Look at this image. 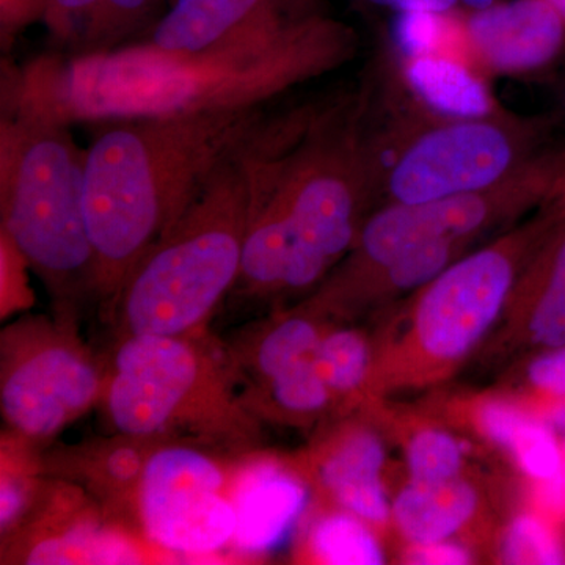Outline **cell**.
Listing matches in <instances>:
<instances>
[{
  "label": "cell",
  "mask_w": 565,
  "mask_h": 565,
  "mask_svg": "<svg viewBox=\"0 0 565 565\" xmlns=\"http://www.w3.org/2000/svg\"><path fill=\"white\" fill-rule=\"evenodd\" d=\"M541 489L542 503L552 511L561 512L565 509V470L561 467L559 473L545 479Z\"/></svg>",
  "instance_id": "obj_36"
},
{
  "label": "cell",
  "mask_w": 565,
  "mask_h": 565,
  "mask_svg": "<svg viewBox=\"0 0 565 565\" xmlns=\"http://www.w3.org/2000/svg\"><path fill=\"white\" fill-rule=\"evenodd\" d=\"M553 196H557V199H559L561 207L565 211V170L559 182H557L555 195Z\"/></svg>",
  "instance_id": "obj_38"
},
{
  "label": "cell",
  "mask_w": 565,
  "mask_h": 565,
  "mask_svg": "<svg viewBox=\"0 0 565 565\" xmlns=\"http://www.w3.org/2000/svg\"><path fill=\"white\" fill-rule=\"evenodd\" d=\"M563 468L565 470V445H564V449H563Z\"/></svg>",
  "instance_id": "obj_40"
},
{
  "label": "cell",
  "mask_w": 565,
  "mask_h": 565,
  "mask_svg": "<svg viewBox=\"0 0 565 565\" xmlns=\"http://www.w3.org/2000/svg\"><path fill=\"white\" fill-rule=\"evenodd\" d=\"M310 546L323 564H384V555L373 534L353 515L323 516L311 531Z\"/></svg>",
  "instance_id": "obj_24"
},
{
  "label": "cell",
  "mask_w": 565,
  "mask_h": 565,
  "mask_svg": "<svg viewBox=\"0 0 565 565\" xmlns=\"http://www.w3.org/2000/svg\"><path fill=\"white\" fill-rule=\"evenodd\" d=\"M28 270H32L28 259L18 250L6 234L0 233V318L29 310L33 305V291L29 286Z\"/></svg>",
  "instance_id": "obj_30"
},
{
  "label": "cell",
  "mask_w": 565,
  "mask_h": 565,
  "mask_svg": "<svg viewBox=\"0 0 565 565\" xmlns=\"http://www.w3.org/2000/svg\"><path fill=\"white\" fill-rule=\"evenodd\" d=\"M321 330L307 316L245 326L223 344L237 392L256 419L310 416L332 394L318 363Z\"/></svg>",
  "instance_id": "obj_10"
},
{
  "label": "cell",
  "mask_w": 565,
  "mask_h": 565,
  "mask_svg": "<svg viewBox=\"0 0 565 565\" xmlns=\"http://www.w3.org/2000/svg\"><path fill=\"white\" fill-rule=\"evenodd\" d=\"M530 333L534 343L552 349L565 348V234L557 237L546 255L531 311Z\"/></svg>",
  "instance_id": "obj_25"
},
{
  "label": "cell",
  "mask_w": 565,
  "mask_h": 565,
  "mask_svg": "<svg viewBox=\"0 0 565 565\" xmlns=\"http://www.w3.org/2000/svg\"><path fill=\"white\" fill-rule=\"evenodd\" d=\"M505 563L556 565L565 553L556 535L535 516L523 515L512 523L504 544Z\"/></svg>",
  "instance_id": "obj_28"
},
{
  "label": "cell",
  "mask_w": 565,
  "mask_h": 565,
  "mask_svg": "<svg viewBox=\"0 0 565 565\" xmlns=\"http://www.w3.org/2000/svg\"><path fill=\"white\" fill-rule=\"evenodd\" d=\"M267 120L264 106L96 122L85 148L95 303L109 321L122 282Z\"/></svg>",
  "instance_id": "obj_2"
},
{
  "label": "cell",
  "mask_w": 565,
  "mask_h": 565,
  "mask_svg": "<svg viewBox=\"0 0 565 565\" xmlns=\"http://www.w3.org/2000/svg\"><path fill=\"white\" fill-rule=\"evenodd\" d=\"M530 377L539 388L565 396V348L535 360L530 367Z\"/></svg>",
  "instance_id": "obj_33"
},
{
  "label": "cell",
  "mask_w": 565,
  "mask_h": 565,
  "mask_svg": "<svg viewBox=\"0 0 565 565\" xmlns=\"http://www.w3.org/2000/svg\"><path fill=\"white\" fill-rule=\"evenodd\" d=\"M564 107H565V95H564Z\"/></svg>",
  "instance_id": "obj_42"
},
{
  "label": "cell",
  "mask_w": 565,
  "mask_h": 565,
  "mask_svg": "<svg viewBox=\"0 0 565 565\" xmlns=\"http://www.w3.org/2000/svg\"><path fill=\"white\" fill-rule=\"evenodd\" d=\"M449 13L451 11H397L392 29L397 50L411 57V61L433 55L446 33L455 25Z\"/></svg>",
  "instance_id": "obj_29"
},
{
  "label": "cell",
  "mask_w": 565,
  "mask_h": 565,
  "mask_svg": "<svg viewBox=\"0 0 565 565\" xmlns=\"http://www.w3.org/2000/svg\"><path fill=\"white\" fill-rule=\"evenodd\" d=\"M349 115L337 107L269 118L248 141L250 206L236 296L310 288L348 250L366 170Z\"/></svg>",
  "instance_id": "obj_3"
},
{
  "label": "cell",
  "mask_w": 565,
  "mask_h": 565,
  "mask_svg": "<svg viewBox=\"0 0 565 565\" xmlns=\"http://www.w3.org/2000/svg\"><path fill=\"white\" fill-rule=\"evenodd\" d=\"M106 375L71 319L25 315L0 333L3 423L40 448L102 403Z\"/></svg>",
  "instance_id": "obj_7"
},
{
  "label": "cell",
  "mask_w": 565,
  "mask_h": 565,
  "mask_svg": "<svg viewBox=\"0 0 565 565\" xmlns=\"http://www.w3.org/2000/svg\"><path fill=\"white\" fill-rule=\"evenodd\" d=\"M315 13L310 0H173L145 41L163 51H204Z\"/></svg>",
  "instance_id": "obj_14"
},
{
  "label": "cell",
  "mask_w": 565,
  "mask_h": 565,
  "mask_svg": "<svg viewBox=\"0 0 565 565\" xmlns=\"http://www.w3.org/2000/svg\"><path fill=\"white\" fill-rule=\"evenodd\" d=\"M99 405L115 433L182 438L233 456L258 440L225 349L207 333L120 338Z\"/></svg>",
  "instance_id": "obj_6"
},
{
  "label": "cell",
  "mask_w": 565,
  "mask_h": 565,
  "mask_svg": "<svg viewBox=\"0 0 565 565\" xmlns=\"http://www.w3.org/2000/svg\"><path fill=\"white\" fill-rule=\"evenodd\" d=\"M319 370L330 394L351 393L362 384L367 366L363 338L352 330L322 333L318 348Z\"/></svg>",
  "instance_id": "obj_26"
},
{
  "label": "cell",
  "mask_w": 565,
  "mask_h": 565,
  "mask_svg": "<svg viewBox=\"0 0 565 565\" xmlns=\"http://www.w3.org/2000/svg\"><path fill=\"white\" fill-rule=\"evenodd\" d=\"M465 35L494 70L527 73L565 50V18L546 0H511L471 11Z\"/></svg>",
  "instance_id": "obj_15"
},
{
  "label": "cell",
  "mask_w": 565,
  "mask_h": 565,
  "mask_svg": "<svg viewBox=\"0 0 565 565\" xmlns=\"http://www.w3.org/2000/svg\"><path fill=\"white\" fill-rule=\"evenodd\" d=\"M546 2L552 3L553 7L565 18V0H546Z\"/></svg>",
  "instance_id": "obj_39"
},
{
  "label": "cell",
  "mask_w": 565,
  "mask_h": 565,
  "mask_svg": "<svg viewBox=\"0 0 565 565\" xmlns=\"http://www.w3.org/2000/svg\"><path fill=\"white\" fill-rule=\"evenodd\" d=\"M236 511L233 546L244 555L269 552L285 541L308 503L307 486L270 457H237L232 482Z\"/></svg>",
  "instance_id": "obj_16"
},
{
  "label": "cell",
  "mask_w": 565,
  "mask_h": 565,
  "mask_svg": "<svg viewBox=\"0 0 565 565\" xmlns=\"http://www.w3.org/2000/svg\"><path fill=\"white\" fill-rule=\"evenodd\" d=\"M512 263L503 252L482 250L438 275L416 311L423 348L457 359L481 338L511 289Z\"/></svg>",
  "instance_id": "obj_12"
},
{
  "label": "cell",
  "mask_w": 565,
  "mask_h": 565,
  "mask_svg": "<svg viewBox=\"0 0 565 565\" xmlns=\"http://www.w3.org/2000/svg\"><path fill=\"white\" fill-rule=\"evenodd\" d=\"M47 0H0V41L9 51L25 29L46 17Z\"/></svg>",
  "instance_id": "obj_32"
},
{
  "label": "cell",
  "mask_w": 565,
  "mask_h": 565,
  "mask_svg": "<svg viewBox=\"0 0 565 565\" xmlns=\"http://www.w3.org/2000/svg\"><path fill=\"white\" fill-rule=\"evenodd\" d=\"M462 465V446L448 434L422 433L408 448V470L414 482H444L455 479Z\"/></svg>",
  "instance_id": "obj_27"
},
{
  "label": "cell",
  "mask_w": 565,
  "mask_h": 565,
  "mask_svg": "<svg viewBox=\"0 0 565 565\" xmlns=\"http://www.w3.org/2000/svg\"><path fill=\"white\" fill-rule=\"evenodd\" d=\"M352 50L351 29L315 13L204 51L139 41L87 57L52 52L9 73L3 109L71 126L262 107L337 68Z\"/></svg>",
  "instance_id": "obj_1"
},
{
  "label": "cell",
  "mask_w": 565,
  "mask_h": 565,
  "mask_svg": "<svg viewBox=\"0 0 565 565\" xmlns=\"http://www.w3.org/2000/svg\"><path fill=\"white\" fill-rule=\"evenodd\" d=\"M47 476L43 448L6 429L0 437V537L11 533L31 512Z\"/></svg>",
  "instance_id": "obj_23"
},
{
  "label": "cell",
  "mask_w": 565,
  "mask_h": 565,
  "mask_svg": "<svg viewBox=\"0 0 565 565\" xmlns=\"http://www.w3.org/2000/svg\"><path fill=\"white\" fill-rule=\"evenodd\" d=\"M481 424L497 444L511 449L516 462L535 479L553 478L563 467V449L552 427L501 403L482 408Z\"/></svg>",
  "instance_id": "obj_22"
},
{
  "label": "cell",
  "mask_w": 565,
  "mask_h": 565,
  "mask_svg": "<svg viewBox=\"0 0 565 565\" xmlns=\"http://www.w3.org/2000/svg\"><path fill=\"white\" fill-rule=\"evenodd\" d=\"M166 3L169 0H47L43 22L55 52L87 57L139 43L161 20Z\"/></svg>",
  "instance_id": "obj_18"
},
{
  "label": "cell",
  "mask_w": 565,
  "mask_h": 565,
  "mask_svg": "<svg viewBox=\"0 0 565 565\" xmlns=\"http://www.w3.org/2000/svg\"><path fill=\"white\" fill-rule=\"evenodd\" d=\"M172 438L115 433L51 451L43 449L44 473L82 487L109 514L140 531L137 501L145 467L152 452Z\"/></svg>",
  "instance_id": "obj_13"
},
{
  "label": "cell",
  "mask_w": 565,
  "mask_h": 565,
  "mask_svg": "<svg viewBox=\"0 0 565 565\" xmlns=\"http://www.w3.org/2000/svg\"><path fill=\"white\" fill-rule=\"evenodd\" d=\"M515 148L492 122L465 120L424 134L394 163L390 191L399 203H424L487 191L508 178Z\"/></svg>",
  "instance_id": "obj_11"
},
{
  "label": "cell",
  "mask_w": 565,
  "mask_h": 565,
  "mask_svg": "<svg viewBox=\"0 0 565 565\" xmlns=\"http://www.w3.org/2000/svg\"><path fill=\"white\" fill-rule=\"evenodd\" d=\"M384 446L370 433L345 435L322 457L318 478L338 504L370 522H384L388 504L381 482Z\"/></svg>",
  "instance_id": "obj_19"
},
{
  "label": "cell",
  "mask_w": 565,
  "mask_h": 565,
  "mask_svg": "<svg viewBox=\"0 0 565 565\" xmlns=\"http://www.w3.org/2000/svg\"><path fill=\"white\" fill-rule=\"evenodd\" d=\"M476 493L465 482H414L394 504L401 531L416 545L445 541L470 519Z\"/></svg>",
  "instance_id": "obj_20"
},
{
  "label": "cell",
  "mask_w": 565,
  "mask_h": 565,
  "mask_svg": "<svg viewBox=\"0 0 565 565\" xmlns=\"http://www.w3.org/2000/svg\"><path fill=\"white\" fill-rule=\"evenodd\" d=\"M452 241L419 245L390 264V280L397 288H415L441 274L451 255Z\"/></svg>",
  "instance_id": "obj_31"
},
{
  "label": "cell",
  "mask_w": 565,
  "mask_h": 565,
  "mask_svg": "<svg viewBox=\"0 0 565 565\" xmlns=\"http://www.w3.org/2000/svg\"><path fill=\"white\" fill-rule=\"evenodd\" d=\"M463 6H467L471 11L487 9V7L493 6L498 0H460Z\"/></svg>",
  "instance_id": "obj_37"
},
{
  "label": "cell",
  "mask_w": 565,
  "mask_h": 565,
  "mask_svg": "<svg viewBox=\"0 0 565 565\" xmlns=\"http://www.w3.org/2000/svg\"><path fill=\"white\" fill-rule=\"evenodd\" d=\"M470 559L462 546L444 544V541L416 545L407 555L408 563L423 565H460L470 563Z\"/></svg>",
  "instance_id": "obj_34"
},
{
  "label": "cell",
  "mask_w": 565,
  "mask_h": 565,
  "mask_svg": "<svg viewBox=\"0 0 565 565\" xmlns=\"http://www.w3.org/2000/svg\"><path fill=\"white\" fill-rule=\"evenodd\" d=\"M375 6L388 7L394 11H435L446 13L455 9L459 0H367Z\"/></svg>",
  "instance_id": "obj_35"
},
{
  "label": "cell",
  "mask_w": 565,
  "mask_h": 565,
  "mask_svg": "<svg viewBox=\"0 0 565 565\" xmlns=\"http://www.w3.org/2000/svg\"><path fill=\"white\" fill-rule=\"evenodd\" d=\"M0 539L2 564H143L169 557L82 487L50 476L31 512Z\"/></svg>",
  "instance_id": "obj_9"
},
{
  "label": "cell",
  "mask_w": 565,
  "mask_h": 565,
  "mask_svg": "<svg viewBox=\"0 0 565 565\" xmlns=\"http://www.w3.org/2000/svg\"><path fill=\"white\" fill-rule=\"evenodd\" d=\"M71 126L3 109L0 233L50 292L54 315L76 321L95 302V255L85 212V150Z\"/></svg>",
  "instance_id": "obj_4"
},
{
  "label": "cell",
  "mask_w": 565,
  "mask_h": 565,
  "mask_svg": "<svg viewBox=\"0 0 565 565\" xmlns=\"http://www.w3.org/2000/svg\"><path fill=\"white\" fill-rule=\"evenodd\" d=\"M489 193L481 191L433 202L399 203L379 212L364 226L363 255L379 266L388 267L419 245L467 236L489 217Z\"/></svg>",
  "instance_id": "obj_17"
},
{
  "label": "cell",
  "mask_w": 565,
  "mask_h": 565,
  "mask_svg": "<svg viewBox=\"0 0 565 565\" xmlns=\"http://www.w3.org/2000/svg\"><path fill=\"white\" fill-rule=\"evenodd\" d=\"M245 147L126 277L109 318L117 340L206 333L243 267L250 206Z\"/></svg>",
  "instance_id": "obj_5"
},
{
  "label": "cell",
  "mask_w": 565,
  "mask_h": 565,
  "mask_svg": "<svg viewBox=\"0 0 565 565\" xmlns=\"http://www.w3.org/2000/svg\"><path fill=\"white\" fill-rule=\"evenodd\" d=\"M172 2H173V0H169V6H170V3H172Z\"/></svg>",
  "instance_id": "obj_41"
},
{
  "label": "cell",
  "mask_w": 565,
  "mask_h": 565,
  "mask_svg": "<svg viewBox=\"0 0 565 565\" xmlns=\"http://www.w3.org/2000/svg\"><path fill=\"white\" fill-rule=\"evenodd\" d=\"M172 438L152 452L139 490L141 534L167 555L210 556L233 544L237 457Z\"/></svg>",
  "instance_id": "obj_8"
},
{
  "label": "cell",
  "mask_w": 565,
  "mask_h": 565,
  "mask_svg": "<svg viewBox=\"0 0 565 565\" xmlns=\"http://www.w3.org/2000/svg\"><path fill=\"white\" fill-rule=\"evenodd\" d=\"M407 79L424 104L448 117L479 120L492 111L486 85L465 66L448 58H412Z\"/></svg>",
  "instance_id": "obj_21"
}]
</instances>
